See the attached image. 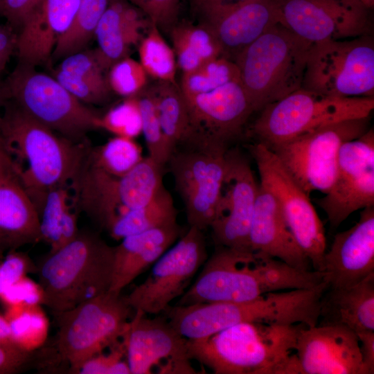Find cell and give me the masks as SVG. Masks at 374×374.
Here are the masks:
<instances>
[{
	"mask_svg": "<svg viewBox=\"0 0 374 374\" xmlns=\"http://www.w3.org/2000/svg\"><path fill=\"white\" fill-rule=\"evenodd\" d=\"M325 274L294 267L261 251L219 245L177 305L246 301L269 292L309 289L323 283Z\"/></svg>",
	"mask_w": 374,
	"mask_h": 374,
	"instance_id": "cell-1",
	"label": "cell"
},
{
	"mask_svg": "<svg viewBox=\"0 0 374 374\" xmlns=\"http://www.w3.org/2000/svg\"><path fill=\"white\" fill-rule=\"evenodd\" d=\"M301 326L240 323L187 339V354L215 374H303L292 354Z\"/></svg>",
	"mask_w": 374,
	"mask_h": 374,
	"instance_id": "cell-2",
	"label": "cell"
},
{
	"mask_svg": "<svg viewBox=\"0 0 374 374\" xmlns=\"http://www.w3.org/2000/svg\"><path fill=\"white\" fill-rule=\"evenodd\" d=\"M0 134L37 212L49 190L69 186L91 149L87 142L76 143L57 135L10 100L4 107Z\"/></svg>",
	"mask_w": 374,
	"mask_h": 374,
	"instance_id": "cell-3",
	"label": "cell"
},
{
	"mask_svg": "<svg viewBox=\"0 0 374 374\" xmlns=\"http://www.w3.org/2000/svg\"><path fill=\"white\" fill-rule=\"evenodd\" d=\"M325 283L309 289L278 291L246 301H220L168 306L163 312L184 338L198 339L244 322L316 326Z\"/></svg>",
	"mask_w": 374,
	"mask_h": 374,
	"instance_id": "cell-4",
	"label": "cell"
},
{
	"mask_svg": "<svg viewBox=\"0 0 374 374\" xmlns=\"http://www.w3.org/2000/svg\"><path fill=\"white\" fill-rule=\"evenodd\" d=\"M113 264L114 247L95 233L80 231L37 266L43 305L55 315L107 292Z\"/></svg>",
	"mask_w": 374,
	"mask_h": 374,
	"instance_id": "cell-5",
	"label": "cell"
},
{
	"mask_svg": "<svg viewBox=\"0 0 374 374\" xmlns=\"http://www.w3.org/2000/svg\"><path fill=\"white\" fill-rule=\"evenodd\" d=\"M312 44L278 23L236 55L253 112L301 88Z\"/></svg>",
	"mask_w": 374,
	"mask_h": 374,
	"instance_id": "cell-6",
	"label": "cell"
},
{
	"mask_svg": "<svg viewBox=\"0 0 374 374\" xmlns=\"http://www.w3.org/2000/svg\"><path fill=\"white\" fill-rule=\"evenodd\" d=\"M132 310L124 296L107 291L54 315L58 329L49 364H65L75 373L87 359L121 339Z\"/></svg>",
	"mask_w": 374,
	"mask_h": 374,
	"instance_id": "cell-7",
	"label": "cell"
},
{
	"mask_svg": "<svg viewBox=\"0 0 374 374\" xmlns=\"http://www.w3.org/2000/svg\"><path fill=\"white\" fill-rule=\"evenodd\" d=\"M373 109L372 96H332L301 88L260 110L249 134L271 148L329 124L368 117Z\"/></svg>",
	"mask_w": 374,
	"mask_h": 374,
	"instance_id": "cell-8",
	"label": "cell"
},
{
	"mask_svg": "<svg viewBox=\"0 0 374 374\" xmlns=\"http://www.w3.org/2000/svg\"><path fill=\"white\" fill-rule=\"evenodd\" d=\"M162 168L148 156L127 174L114 177L85 159L70 184L74 206L106 229L117 217L154 198L163 186Z\"/></svg>",
	"mask_w": 374,
	"mask_h": 374,
	"instance_id": "cell-9",
	"label": "cell"
},
{
	"mask_svg": "<svg viewBox=\"0 0 374 374\" xmlns=\"http://www.w3.org/2000/svg\"><path fill=\"white\" fill-rule=\"evenodd\" d=\"M19 62L4 84L8 100L27 115L76 143L96 129L99 115L68 91L53 76Z\"/></svg>",
	"mask_w": 374,
	"mask_h": 374,
	"instance_id": "cell-10",
	"label": "cell"
},
{
	"mask_svg": "<svg viewBox=\"0 0 374 374\" xmlns=\"http://www.w3.org/2000/svg\"><path fill=\"white\" fill-rule=\"evenodd\" d=\"M227 143L193 134L173 150L168 163L190 226L210 227L226 170Z\"/></svg>",
	"mask_w": 374,
	"mask_h": 374,
	"instance_id": "cell-11",
	"label": "cell"
},
{
	"mask_svg": "<svg viewBox=\"0 0 374 374\" xmlns=\"http://www.w3.org/2000/svg\"><path fill=\"white\" fill-rule=\"evenodd\" d=\"M301 88L338 97L374 94V46L366 35L312 44Z\"/></svg>",
	"mask_w": 374,
	"mask_h": 374,
	"instance_id": "cell-12",
	"label": "cell"
},
{
	"mask_svg": "<svg viewBox=\"0 0 374 374\" xmlns=\"http://www.w3.org/2000/svg\"><path fill=\"white\" fill-rule=\"evenodd\" d=\"M370 116L329 124L270 149L307 195L327 193L335 181L341 145L369 129Z\"/></svg>",
	"mask_w": 374,
	"mask_h": 374,
	"instance_id": "cell-13",
	"label": "cell"
},
{
	"mask_svg": "<svg viewBox=\"0 0 374 374\" xmlns=\"http://www.w3.org/2000/svg\"><path fill=\"white\" fill-rule=\"evenodd\" d=\"M260 183L274 197L301 249L315 271H324L326 238L323 224L310 196L293 179L276 155L265 145L250 146Z\"/></svg>",
	"mask_w": 374,
	"mask_h": 374,
	"instance_id": "cell-14",
	"label": "cell"
},
{
	"mask_svg": "<svg viewBox=\"0 0 374 374\" xmlns=\"http://www.w3.org/2000/svg\"><path fill=\"white\" fill-rule=\"evenodd\" d=\"M207 259L202 230L190 226L185 235L154 264L145 280L124 296L131 308L143 314L164 312L181 296Z\"/></svg>",
	"mask_w": 374,
	"mask_h": 374,
	"instance_id": "cell-15",
	"label": "cell"
},
{
	"mask_svg": "<svg viewBox=\"0 0 374 374\" xmlns=\"http://www.w3.org/2000/svg\"><path fill=\"white\" fill-rule=\"evenodd\" d=\"M278 23L314 44L365 35L368 8L359 0H271Z\"/></svg>",
	"mask_w": 374,
	"mask_h": 374,
	"instance_id": "cell-16",
	"label": "cell"
},
{
	"mask_svg": "<svg viewBox=\"0 0 374 374\" xmlns=\"http://www.w3.org/2000/svg\"><path fill=\"white\" fill-rule=\"evenodd\" d=\"M317 204L331 229L353 212L374 206V132L345 142L339 149L332 186Z\"/></svg>",
	"mask_w": 374,
	"mask_h": 374,
	"instance_id": "cell-17",
	"label": "cell"
},
{
	"mask_svg": "<svg viewBox=\"0 0 374 374\" xmlns=\"http://www.w3.org/2000/svg\"><path fill=\"white\" fill-rule=\"evenodd\" d=\"M259 185L247 159L228 149L226 170L215 217L211 225L220 245L250 251V229Z\"/></svg>",
	"mask_w": 374,
	"mask_h": 374,
	"instance_id": "cell-18",
	"label": "cell"
},
{
	"mask_svg": "<svg viewBox=\"0 0 374 374\" xmlns=\"http://www.w3.org/2000/svg\"><path fill=\"white\" fill-rule=\"evenodd\" d=\"M145 315L136 311L121 338L131 373H151L158 365L159 373H195L187 354V339L167 319Z\"/></svg>",
	"mask_w": 374,
	"mask_h": 374,
	"instance_id": "cell-19",
	"label": "cell"
},
{
	"mask_svg": "<svg viewBox=\"0 0 374 374\" xmlns=\"http://www.w3.org/2000/svg\"><path fill=\"white\" fill-rule=\"evenodd\" d=\"M199 24L217 39L223 56L236 55L278 23L271 0H238L210 3L195 8Z\"/></svg>",
	"mask_w": 374,
	"mask_h": 374,
	"instance_id": "cell-20",
	"label": "cell"
},
{
	"mask_svg": "<svg viewBox=\"0 0 374 374\" xmlns=\"http://www.w3.org/2000/svg\"><path fill=\"white\" fill-rule=\"evenodd\" d=\"M296 354L303 374H366L357 335L340 325H302Z\"/></svg>",
	"mask_w": 374,
	"mask_h": 374,
	"instance_id": "cell-21",
	"label": "cell"
},
{
	"mask_svg": "<svg viewBox=\"0 0 374 374\" xmlns=\"http://www.w3.org/2000/svg\"><path fill=\"white\" fill-rule=\"evenodd\" d=\"M184 97L193 134L226 143L240 133L254 112L240 77L207 92Z\"/></svg>",
	"mask_w": 374,
	"mask_h": 374,
	"instance_id": "cell-22",
	"label": "cell"
},
{
	"mask_svg": "<svg viewBox=\"0 0 374 374\" xmlns=\"http://www.w3.org/2000/svg\"><path fill=\"white\" fill-rule=\"evenodd\" d=\"M324 272L328 288L351 286L374 274V206L363 208L354 226L334 236Z\"/></svg>",
	"mask_w": 374,
	"mask_h": 374,
	"instance_id": "cell-23",
	"label": "cell"
},
{
	"mask_svg": "<svg viewBox=\"0 0 374 374\" xmlns=\"http://www.w3.org/2000/svg\"><path fill=\"white\" fill-rule=\"evenodd\" d=\"M81 0H42L17 33L19 62L36 66L52 55L59 37L68 29Z\"/></svg>",
	"mask_w": 374,
	"mask_h": 374,
	"instance_id": "cell-24",
	"label": "cell"
},
{
	"mask_svg": "<svg viewBox=\"0 0 374 374\" xmlns=\"http://www.w3.org/2000/svg\"><path fill=\"white\" fill-rule=\"evenodd\" d=\"M252 250L309 270L310 262L291 233L274 197L259 184L250 229Z\"/></svg>",
	"mask_w": 374,
	"mask_h": 374,
	"instance_id": "cell-25",
	"label": "cell"
},
{
	"mask_svg": "<svg viewBox=\"0 0 374 374\" xmlns=\"http://www.w3.org/2000/svg\"><path fill=\"white\" fill-rule=\"evenodd\" d=\"M177 222L127 236L114 247L112 281L108 291H121L154 264L177 240Z\"/></svg>",
	"mask_w": 374,
	"mask_h": 374,
	"instance_id": "cell-26",
	"label": "cell"
},
{
	"mask_svg": "<svg viewBox=\"0 0 374 374\" xmlns=\"http://www.w3.org/2000/svg\"><path fill=\"white\" fill-rule=\"evenodd\" d=\"M39 240L38 212L18 174H0V247L17 250Z\"/></svg>",
	"mask_w": 374,
	"mask_h": 374,
	"instance_id": "cell-27",
	"label": "cell"
},
{
	"mask_svg": "<svg viewBox=\"0 0 374 374\" xmlns=\"http://www.w3.org/2000/svg\"><path fill=\"white\" fill-rule=\"evenodd\" d=\"M127 0H111L96 30L98 48L94 50L104 71L128 56L130 48L139 43L141 30L152 23Z\"/></svg>",
	"mask_w": 374,
	"mask_h": 374,
	"instance_id": "cell-28",
	"label": "cell"
},
{
	"mask_svg": "<svg viewBox=\"0 0 374 374\" xmlns=\"http://www.w3.org/2000/svg\"><path fill=\"white\" fill-rule=\"evenodd\" d=\"M317 324L345 326L356 333L374 331V274L351 286L328 288Z\"/></svg>",
	"mask_w": 374,
	"mask_h": 374,
	"instance_id": "cell-29",
	"label": "cell"
},
{
	"mask_svg": "<svg viewBox=\"0 0 374 374\" xmlns=\"http://www.w3.org/2000/svg\"><path fill=\"white\" fill-rule=\"evenodd\" d=\"M177 64L184 73L207 62L223 56L222 48L213 33L199 24H175L170 30Z\"/></svg>",
	"mask_w": 374,
	"mask_h": 374,
	"instance_id": "cell-30",
	"label": "cell"
},
{
	"mask_svg": "<svg viewBox=\"0 0 374 374\" xmlns=\"http://www.w3.org/2000/svg\"><path fill=\"white\" fill-rule=\"evenodd\" d=\"M151 88L163 133L171 155L176 146L193 134L186 103L176 82L158 81Z\"/></svg>",
	"mask_w": 374,
	"mask_h": 374,
	"instance_id": "cell-31",
	"label": "cell"
},
{
	"mask_svg": "<svg viewBox=\"0 0 374 374\" xmlns=\"http://www.w3.org/2000/svg\"><path fill=\"white\" fill-rule=\"evenodd\" d=\"M177 222V211L170 193L163 186L147 204L114 219L106 229L116 240Z\"/></svg>",
	"mask_w": 374,
	"mask_h": 374,
	"instance_id": "cell-32",
	"label": "cell"
},
{
	"mask_svg": "<svg viewBox=\"0 0 374 374\" xmlns=\"http://www.w3.org/2000/svg\"><path fill=\"white\" fill-rule=\"evenodd\" d=\"M111 0H81L68 29L59 37L52 56L65 57L82 51L95 33Z\"/></svg>",
	"mask_w": 374,
	"mask_h": 374,
	"instance_id": "cell-33",
	"label": "cell"
},
{
	"mask_svg": "<svg viewBox=\"0 0 374 374\" xmlns=\"http://www.w3.org/2000/svg\"><path fill=\"white\" fill-rule=\"evenodd\" d=\"M12 341L21 349L34 353L46 344L49 321L41 305L6 308Z\"/></svg>",
	"mask_w": 374,
	"mask_h": 374,
	"instance_id": "cell-34",
	"label": "cell"
},
{
	"mask_svg": "<svg viewBox=\"0 0 374 374\" xmlns=\"http://www.w3.org/2000/svg\"><path fill=\"white\" fill-rule=\"evenodd\" d=\"M143 158L141 148L134 139L115 136L98 147L91 148L86 161L108 175L121 177Z\"/></svg>",
	"mask_w": 374,
	"mask_h": 374,
	"instance_id": "cell-35",
	"label": "cell"
},
{
	"mask_svg": "<svg viewBox=\"0 0 374 374\" xmlns=\"http://www.w3.org/2000/svg\"><path fill=\"white\" fill-rule=\"evenodd\" d=\"M154 24L139 45L140 63L147 75L159 81L175 82L177 60L173 49Z\"/></svg>",
	"mask_w": 374,
	"mask_h": 374,
	"instance_id": "cell-36",
	"label": "cell"
},
{
	"mask_svg": "<svg viewBox=\"0 0 374 374\" xmlns=\"http://www.w3.org/2000/svg\"><path fill=\"white\" fill-rule=\"evenodd\" d=\"M238 78H240V73L235 62L220 56L184 73L179 88L184 96L196 95Z\"/></svg>",
	"mask_w": 374,
	"mask_h": 374,
	"instance_id": "cell-37",
	"label": "cell"
},
{
	"mask_svg": "<svg viewBox=\"0 0 374 374\" xmlns=\"http://www.w3.org/2000/svg\"><path fill=\"white\" fill-rule=\"evenodd\" d=\"M141 116L142 131L148 150V156L163 166L168 163L170 153L159 118L152 88H144L136 95Z\"/></svg>",
	"mask_w": 374,
	"mask_h": 374,
	"instance_id": "cell-38",
	"label": "cell"
},
{
	"mask_svg": "<svg viewBox=\"0 0 374 374\" xmlns=\"http://www.w3.org/2000/svg\"><path fill=\"white\" fill-rule=\"evenodd\" d=\"M68 186L49 190L38 209L41 240L50 246V251L58 249L60 229L66 209L71 206Z\"/></svg>",
	"mask_w": 374,
	"mask_h": 374,
	"instance_id": "cell-39",
	"label": "cell"
},
{
	"mask_svg": "<svg viewBox=\"0 0 374 374\" xmlns=\"http://www.w3.org/2000/svg\"><path fill=\"white\" fill-rule=\"evenodd\" d=\"M96 128H100L115 136L134 139L141 134L142 124L136 96L126 97L104 115L98 116Z\"/></svg>",
	"mask_w": 374,
	"mask_h": 374,
	"instance_id": "cell-40",
	"label": "cell"
},
{
	"mask_svg": "<svg viewBox=\"0 0 374 374\" xmlns=\"http://www.w3.org/2000/svg\"><path fill=\"white\" fill-rule=\"evenodd\" d=\"M107 80L110 89L126 97L142 91L147 82V73L140 62L127 56L115 62L109 69Z\"/></svg>",
	"mask_w": 374,
	"mask_h": 374,
	"instance_id": "cell-41",
	"label": "cell"
},
{
	"mask_svg": "<svg viewBox=\"0 0 374 374\" xmlns=\"http://www.w3.org/2000/svg\"><path fill=\"white\" fill-rule=\"evenodd\" d=\"M53 77L73 96L83 103L100 104L109 96L106 79L92 80L56 69Z\"/></svg>",
	"mask_w": 374,
	"mask_h": 374,
	"instance_id": "cell-42",
	"label": "cell"
},
{
	"mask_svg": "<svg viewBox=\"0 0 374 374\" xmlns=\"http://www.w3.org/2000/svg\"><path fill=\"white\" fill-rule=\"evenodd\" d=\"M125 348L123 341L114 344L107 353L103 352L96 354L78 368V374H130V367L126 360Z\"/></svg>",
	"mask_w": 374,
	"mask_h": 374,
	"instance_id": "cell-43",
	"label": "cell"
},
{
	"mask_svg": "<svg viewBox=\"0 0 374 374\" xmlns=\"http://www.w3.org/2000/svg\"><path fill=\"white\" fill-rule=\"evenodd\" d=\"M159 30L168 31L176 24L180 0H127Z\"/></svg>",
	"mask_w": 374,
	"mask_h": 374,
	"instance_id": "cell-44",
	"label": "cell"
},
{
	"mask_svg": "<svg viewBox=\"0 0 374 374\" xmlns=\"http://www.w3.org/2000/svg\"><path fill=\"white\" fill-rule=\"evenodd\" d=\"M0 300L6 308L42 305L44 291L39 283L26 276L6 290Z\"/></svg>",
	"mask_w": 374,
	"mask_h": 374,
	"instance_id": "cell-45",
	"label": "cell"
},
{
	"mask_svg": "<svg viewBox=\"0 0 374 374\" xmlns=\"http://www.w3.org/2000/svg\"><path fill=\"white\" fill-rule=\"evenodd\" d=\"M37 271V266L24 253L11 250L0 260V296L28 273Z\"/></svg>",
	"mask_w": 374,
	"mask_h": 374,
	"instance_id": "cell-46",
	"label": "cell"
},
{
	"mask_svg": "<svg viewBox=\"0 0 374 374\" xmlns=\"http://www.w3.org/2000/svg\"><path fill=\"white\" fill-rule=\"evenodd\" d=\"M64 58L57 69L88 79H105L103 75L105 71L100 64L94 50H83Z\"/></svg>",
	"mask_w": 374,
	"mask_h": 374,
	"instance_id": "cell-47",
	"label": "cell"
},
{
	"mask_svg": "<svg viewBox=\"0 0 374 374\" xmlns=\"http://www.w3.org/2000/svg\"><path fill=\"white\" fill-rule=\"evenodd\" d=\"M18 347L14 342H0V374L20 371L31 360L32 354Z\"/></svg>",
	"mask_w": 374,
	"mask_h": 374,
	"instance_id": "cell-48",
	"label": "cell"
},
{
	"mask_svg": "<svg viewBox=\"0 0 374 374\" xmlns=\"http://www.w3.org/2000/svg\"><path fill=\"white\" fill-rule=\"evenodd\" d=\"M42 0H3L2 16L15 30L19 29L28 15Z\"/></svg>",
	"mask_w": 374,
	"mask_h": 374,
	"instance_id": "cell-49",
	"label": "cell"
},
{
	"mask_svg": "<svg viewBox=\"0 0 374 374\" xmlns=\"http://www.w3.org/2000/svg\"><path fill=\"white\" fill-rule=\"evenodd\" d=\"M17 38V33L12 26L0 24V76L16 51Z\"/></svg>",
	"mask_w": 374,
	"mask_h": 374,
	"instance_id": "cell-50",
	"label": "cell"
},
{
	"mask_svg": "<svg viewBox=\"0 0 374 374\" xmlns=\"http://www.w3.org/2000/svg\"><path fill=\"white\" fill-rule=\"evenodd\" d=\"M366 374L374 373V331L357 333Z\"/></svg>",
	"mask_w": 374,
	"mask_h": 374,
	"instance_id": "cell-51",
	"label": "cell"
},
{
	"mask_svg": "<svg viewBox=\"0 0 374 374\" xmlns=\"http://www.w3.org/2000/svg\"><path fill=\"white\" fill-rule=\"evenodd\" d=\"M10 172L18 174L17 164L5 139L0 134V174Z\"/></svg>",
	"mask_w": 374,
	"mask_h": 374,
	"instance_id": "cell-52",
	"label": "cell"
},
{
	"mask_svg": "<svg viewBox=\"0 0 374 374\" xmlns=\"http://www.w3.org/2000/svg\"><path fill=\"white\" fill-rule=\"evenodd\" d=\"M9 341H12L10 325L5 316L0 314V342Z\"/></svg>",
	"mask_w": 374,
	"mask_h": 374,
	"instance_id": "cell-53",
	"label": "cell"
},
{
	"mask_svg": "<svg viewBox=\"0 0 374 374\" xmlns=\"http://www.w3.org/2000/svg\"><path fill=\"white\" fill-rule=\"evenodd\" d=\"M8 100V93L4 84V81L0 78V124L1 122L5 105Z\"/></svg>",
	"mask_w": 374,
	"mask_h": 374,
	"instance_id": "cell-54",
	"label": "cell"
},
{
	"mask_svg": "<svg viewBox=\"0 0 374 374\" xmlns=\"http://www.w3.org/2000/svg\"><path fill=\"white\" fill-rule=\"evenodd\" d=\"M225 1H238V0H192L194 8L210 3Z\"/></svg>",
	"mask_w": 374,
	"mask_h": 374,
	"instance_id": "cell-55",
	"label": "cell"
},
{
	"mask_svg": "<svg viewBox=\"0 0 374 374\" xmlns=\"http://www.w3.org/2000/svg\"><path fill=\"white\" fill-rule=\"evenodd\" d=\"M361 1L368 9L373 7L374 0H359Z\"/></svg>",
	"mask_w": 374,
	"mask_h": 374,
	"instance_id": "cell-56",
	"label": "cell"
},
{
	"mask_svg": "<svg viewBox=\"0 0 374 374\" xmlns=\"http://www.w3.org/2000/svg\"><path fill=\"white\" fill-rule=\"evenodd\" d=\"M3 0H0V15L2 16Z\"/></svg>",
	"mask_w": 374,
	"mask_h": 374,
	"instance_id": "cell-57",
	"label": "cell"
},
{
	"mask_svg": "<svg viewBox=\"0 0 374 374\" xmlns=\"http://www.w3.org/2000/svg\"><path fill=\"white\" fill-rule=\"evenodd\" d=\"M4 250L0 247V260L3 259Z\"/></svg>",
	"mask_w": 374,
	"mask_h": 374,
	"instance_id": "cell-58",
	"label": "cell"
}]
</instances>
